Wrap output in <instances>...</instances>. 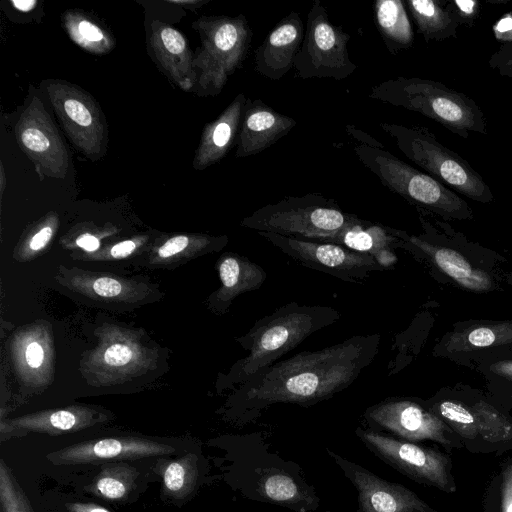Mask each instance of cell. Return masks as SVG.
Here are the masks:
<instances>
[{
  "mask_svg": "<svg viewBox=\"0 0 512 512\" xmlns=\"http://www.w3.org/2000/svg\"><path fill=\"white\" fill-rule=\"evenodd\" d=\"M66 508L69 512H110L106 508L94 503H67Z\"/></svg>",
  "mask_w": 512,
  "mask_h": 512,
  "instance_id": "44",
  "label": "cell"
},
{
  "mask_svg": "<svg viewBox=\"0 0 512 512\" xmlns=\"http://www.w3.org/2000/svg\"><path fill=\"white\" fill-rule=\"evenodd\" d=\"M459 25L474 26L480 16L481 6L476 0H448Z\"/></svg>",
  "mask_w": 512,
  "mask_h": 512,
  "instance_id": "35",
  "label": "cell"
},
{
  "mask_svg": "<svg viewBox=\"0 0 512 512\" xmlns=\"http://www.w3.org/2000/svg\"><path fill=\"white\" fill-rule=\"evenodd\" d=\"M256 491L263 500L298 512L318 506V498L311 487L278 469H267L258 479Z\"/></svg>",
  "mask_w": 512,
  "mask_h": 512,
  "instance_id": "24",
  "label": "cell"
},
{
  "mask_svg": "<svg viewBox=\"0 0 512 512\" xmlns=\"http://www.w3.org/2000/svg\"><path fill=\"white\" fill-rule=\"evenodd\" d=\"M350 38L341 26L330 21L321 1L314 0L307 14L303 42L294 60L297 76L344 80L352 75L357 65L348 52Z\"/></svg>",
  "mask_w": 512,
  "mask_h": 512,
  "instance_id": "10",
  "label": "cell"
},
{
  "mask_svg": "<svg viewBox=\"0 0 512 512\" xmlns=\"http://www.w3.org/2000/svg\"><path fill=\"white\" fill-rule=\"evenodd\" d=\"M358 492L357 512H439L407 487L386 481L327 449Z\"/></svg>",
  "mask_w": 512,
  "mask_h": 512,
  "instance_id": "16",
  "label": "cell"
},
{
  "mask_svg": "<svg viewBox=\"0 0 512 512\" xmlns=\"http://www.w3.org/2000/svg\"><path fill=\"white\" fill-rule=\"evenodd\" d=\"M416 27L426 42L457 37L460 26L448 0H407Z\"/></svg>",
  "mask_w": 512,
  "mask_h": 512,
  "instance_id": "25",
  "label": "cell"
},
{
  "mask_svg": "<svg viewBox=\"0 0 512 512\" xmlns=\"http://www.w3.org/2000/svg\"><path fill=\"white\" fill-rule=\"evenodd\" d=\"M374 15L379 33L392 55L412 46L413 30L403 1L377 0Z\"/></svg>",
  "mask_w": 512,
  "mask_h": 512,
  "instance_id": "26",
  "label": "cell"
},
{
  "mask_svg": "<svg viewBox=\"0 0 512 512\" xmlns=\"http://www.w3.org/2000/svg\"><path fill=\"white\" fill-rule=\"evenodd\" d=\"M368 97L422 114L462 138L471 132L488 133L478 104L439 81L399 76L373 86Z\"/></svg>",
  "mask_w": 512,
  "mask_h": 512,
  "instance_id": "4",
  "label": "cell"
},
{
  "mask_svg": "<svg viewBox=\"0 0 512 512\" xmlns=\"http://www.w3.org/2000/svg\"><path fill=\"white\" fill-rule=\"evenodd\" d=\"M197 480V459L193 454L171 461L163 473L165 489L174 497H185L195 487Z\"/></svg>",
  "mask_w": 512,
  "mask_h": 512,
  "instance_id": "31",
  "label": "cell"
},
{
  "mask_svg": "<svg viewBox=\"0 0 512 512\" xmlns=\"http://www.w3.org/2000/svg\"><path fill=\"white\" fill-rule=\"evenodd\" d=\"M46 91L71 143L89 160H100L107 151L108 129L96 100L82 88L62 80L47 82Z\"/></svg>",
  "mask_w": 512,
  "mask_h": 512,
  "instance_id": "12",
  "label": "cell"
},
{
  "mask_svg": "<svg viewBox=\"0 0 512 512\" xmlns=\"http://www.w3.org/2000/svg\"><path fill=\"white\" fill-rule=\"evenodd\" d=\"M132 358L131 349L123 344L110 346L104 354L105 362L110 366H123Z\"/></svg>",
  "mask_w": 512,
  "mask_h": 512,
  "instance_id": "37",
  "label": "cell"
},
{
  "mask_svg": "<svg viewBox=\"0 0 512 512\" xmlns=\"http://www.w3.org/2000/svg\"><path fill=\"white\" fill-rule=\"evenodd\" d=\"M424 404L460 437L467 451L500 456L512 450V417L492 401L462 388L441 390Z\"/></svg>",
  "mask_w": 512,
  "mask_h": 512,
  "instance_id": "6",
  "label": "cell"
},
{
  "mask_svg": "<svg viewBox=\"0 0 512 512\" xmlns=\"http://www.w3.org/2000/svg\"><path fill=\"white\" fill-rule=\"evenodd\" d=\"M354 153L391 192L423 212L442 220H472L474 213L456 192L394 156L384 147L357 143Z\"/></svg>",
  "mask_w": 512,
  "mask_h": 512,
  "instance_id": "5",
  "label": "cell"
},
{
  "mask_svg": "<svg viewBox=\"0 0 512 512\" xmlns=\"http://www.w3.org/2000/svg\"><path fill=\"white\" fill-rule=\"evenodd\" d=\"M147 42L151 58L162 73L183 91H193L197 83L194 55L184 35L155 19L149 26Z\"/></svg>",
  "mask_w": 512,
  "mask_h": 512,
  "instance_id": "18",
  "label": "cell"
},
{
  "mask_svg": "<svg viewBox=\"0 0 512 512\" xmlns=\"http://www.w3.org/2000/svg\"><path fill=\"white\" fill-rule=\"evenodd\" d=\"M302 266L346 282L362 284L376 271L385 270L372 256L330 242L301 240L270 232H257Z\"/></svg>",
  "mask_w": 512,
  "mask_h": 512,
  "instance_id": "14",
  "label": "cell"
},
{
  "mask_svg": "<svg viewBox=\"0 0 512 512\" xmlns=\"http://www.w3.org/2000/svg\"><path fill=\"white\" fill-rule=\"evenodd\" d=\"M363 417L375 432L414 443L433 441L447 451L464 449L460 437L421 400L387 398L367 408Z\"/></svg>",
  "mask_w": 512,
  "mask_h": 512,
  "instance_id": "13",
  "label": "cell"
},
{
  "mask_svg": "<svg viewBox=\"0 0 512 512\" xmlns=\"http://www.w3.org/2000/svg\"><path fill=\"white\" fill-rule=\"evenodd\" d=\"M170 3L172 4H179V5H188V8L192 9V8H197L203 4H205L207 1H203V0H183V1H179V0H175V1H169Z\"/></svg>",
  "mask_w": 512,
  "mask_h": 512,
  "instance_id": "48",
  "label": "cell"
},
{
  "mask_svg": "<svg viewBox=\"0 0 512 512\" xmlns=\"http://www.w3.org/2000/svg\"><path fill=\"white\" fill-rule=\"evenodd\" d=\"M136 248L134 241L126 240L114 245L110 251L112 257L116 259L124 258L132 253Z\"/></svg>",
  "mask_w": 512,
  "mask_h": 512,
  "instance_id": "45",
  "label": "cell"
},
{
  "mask_svg": "<svg viewBox=\"0 0 512 512\" xmlns=\"http://www.w3.org/2000/svg\"><path fill=\"white\" fill-rule=\"evenodd\" d=\"M347 132L358 141V143L375 146V147H384L380 142H378L375 138L371 137L366 132L356 128L355 126L348 125L346 127Z\"/></svg>",
  "mask_w": 512,
  "mask_h": 512,
  "instance_id": "43",
  "label": "cell"
},
{
  "mask_svg": "<svg viewBox=\"0 0 512 512\" xmlns=\"http://www.w3.org/2000/svg\"><path fill=\"white\" fill-rule=\"evenodd\" d=\"M379 333L355 335L341 343L302 351L257 372L239 386L233 407L242 422H251L275 404L308 407L352 385L380 350Z\"/></svg>",
  "mask_w": 512,
  "mask_h": 512,
  "instance_id": "1",
  "label": "cell"
},
{
  "mask_svg": "<svg viewBox=\"0 0 512 512\" xmlns=\"http://www.w3.org/2000/svg\"><path fill=\"white\" fill-rule=\"evenodd\" d=\"M418 219L422 231L417 235L389 227L398 238L397 249L473 293L495 292L512 284V273L499 254L470 242L445 220L423 212H418Z\"/></svg>",
  "mask_w": 512,
  "mask_h": 512,
  "instance_id": "2",
  "label": "cell"
},
{
  "mask_svg": "<svg viewBox=\"0 0 512 512\" xmlns=\"http://www.w3.org/2000/svg\"><path fill=\"white\" fill-rule=\"evenodd\" d=\"M11 4L14 8L21 12H29L35 8L37 1L35 0H13Z\"/></svg>",
  "mask_w": 512,
  "mask_h": 512,
  "instance_id": "47",
  "label": "cell"
},
{
  "mask_svg": "<svg viewBox=\"0 0 512 512\" xmlns=\"http://www.w3.org/2000/svg\"><path fill=\"white\" fill-rule=\"evenodd\" d=\"M358 216L345 212L321 193L288 196L267 204L241 221V226L289 238L325 242Z\"/></svg>",
  "mask_w": 512,
  "mask_h": 512,
  "instance_id": "8",
  "label": "cell"
},
{
  "mask_svg": "<svg viewBox=\"0 0 512 512\" xmlns=\"http://www.w3.org/2000/svg\"><path fill=\"white\" fill-rule=\"evenodd\" d=\"M478 362V370L486 377L493 403L502 408L512 406V358L491 356L483 353Z\"/></svg>",
  "mask_w": 512,
  "mask_h": 512,
  "instance_id": "29",
  "label": "cell"
},
{
  "mask_svg": "<svg viewBox=\"0 0 512 512\" xmlns=\"http://www.w3.org/2000/svg\"><path fill=\"white\" fill-rule=\"evenodd\" d=\"M137 476L127 465H108L96 476L89 490L102 498L120 500L131 491Z\"/></svg>",
  "mask_w": 512,
  "mask_h": 512,
  "instance_id": "30",
  "label": "cell"
},
{
  "mask_svg": "<svg viewBox=\"0 0 512 512\" xmlns=\"http://www.w3.org/2000/svg\"><path fill=\"white\" fill-rule=\"evenodd\" d=\"M495 38L502 44L512 42V14H506L493 25Z\"/></svg>",
  "mask_w": 512,
  "mask_h": 512,
  "instance_id": "39",
  "label": "cell"
},
{
  "mask_svg": "<svg viewBox=\"0 0 512 512\" xmlns=\"http://www.w3.org/2000/svg\"><path fill=\"white\" fill-rule=\"evenodd\" d=\"M356 435L374 455L411 480L445 493L456 492L449 454L361 427Z\"/></svg>",
  "mask_w": 512,
  "mask_h": 512,
  "instance_id": "11",
  "label": "cell"
},
{
  "mask_svg": "<svg viewBox=\"0 0 512 512\" xmlns=\"http://www.w3.org/2000/svg\"><path fill=\"white\" fill-rule=\"evenodd\" d=\"M484 512H512V457L505 459L487 486Z\"/></svg>",
  "mask_w": 512,
  "mask_h": 512,
  "instance_id": "32",
  "label": "cell"
},
{
  "mask_svg": "<svg viewBox=\"0 0 512 512\" xmlns=\"http://www.w3.org/2000/svg\"><path fill=\"white\" fill-rule=\"evenodd\" d=\"M53 234V229L51 226L46 225L42 227L31 239L30 248L32 250H39L43 248L48 241L50 240Z\"/></svg>",
  "mask_w": 512,
  "mask_h": 512,
  "instance_id": "41",
  "label": "cell"
},
{
  "mask_svg": "<svg viewBox=\"0 0 512 512\" xmlns=\"http://www.w3.org/2000/svg\"><path fill=\"white\" fill-rule=\"evenodd\" d=\"M0 178H1V182H0V184H1V192H3V190L5 188V183H6L3 164H1V176H0Z\"/></svg>",
  "mask_w": 512,
  "mask_h": 512,
  "instance_id": "49",
  "label": "cell"
},
{
  "mask_svg": "<svg viewBox=\"0 0 512 512\" xmlns=\"http://www.w3.org/2000/svg\"><path fill=\"white\" fill-rule=\"evenodd\" d=\"M192 27L201 40L193 59L197 74L193 92L201 97L217 96L228 78L242 67L253 33L243 14L203 16Z\"/></svg>",
  "mask_w": 512,
  "mask_h": 512,
  "instance_id": "7",
  "label": "cell"
},
{
  "mask_svg": "<svg viewBox=\"0 0 512 512\" xmlns=\"http://www.w3.org/2000/svg\"><path fill=\"white\" fill-rule=\"evenodd\" d=\"M170 445L139 438H103L64 447L47 454L55 465L95 463L117 459H139L170 454Z\"/></svg>",
  "mask_w": 512,
  "mask_h": 512,
  "instance_id": "17",
  "label": "cell"
},
{
  "mask_svg": "<svg viewBox=\"0 0 512 512\" xmlns=\"http://www.w3.org/2000/svg\"><path fill=\"white\" fill-rule=\"evenodd\" d=\"M93 289L100 296L114 297L121 292L122 286L113 278L102 277L94 282Z\"/></svg>",
  "mask_w": 512,
  "mask_h": 512,
  "instance_id": "38",
  "label": "cell"
},
{
  "mask_svg": "<svg viewBox=\"0 0 512 512\" xmlns=\"http://www.w3.org/2000/svg\"><path fill=\"white\" fill-rule=\"evenodd\" d=\"M488 65L501 76L512 78V42L501 44L489 58Z\"/></svg>",
  "mask_w": 512,
  "mask_h": 512,
  "instance_id": "36",
  "label": "cell"
},
{
  "mask_svg": "<svg viewBox=\"0 0 512 512\" xmlns=\"http://www.w3.org/2000/svg\"><path fill=\"white\" fill-rule=\"evenodd\" d=\"M325 242L368 254L384 269L392 268L398 260L395 253L398 238L390 232L389 226L376 224L359 217L330 236Z\"/></svg>",
  "mask_w": 512,
  "mask_h": 512,
  "instance_id": "23",
  "label": "cell"
},
{
  "mask_svg": "<svg viewBox=\"0 0 512 512\" xmlns=\"http://www.w3.org/2000/svg\"><path fill=\"white\" fill-rule=\"evenodd\" d=\"M62 20L69 38L83 50L93 55H105L113 50L114 37L84 12L68 10Z\"/></svg>",
  "mask_w": 512,
  "mask_h": 512,
  "instance_id": "28",
  "label": "cell"
},
{
  "mask_svg": "<svg viewBox=\"0 0 512 512\" xmlns=\"http://www.w3.org/2000/svg\"><path fill=\"white\" fill-rule=\"evenodd\" d=\"M0 502L2 512H34L24 491L3 459L0 461Z\"/></svg>",
  "mask_w": 512,
  "mask_h": 512,
  "instance_id": "33",
  "label": "cell"
},
{
  "mask_svg": "<svg viewBox=\"0 0 512 512\" xmlns=\"http://www.w3.org/2000/svg\"><path fill=\"white\" fill-rule=\"evenodd\" d=\"M380 128L409 160L446 187L476 202L494 201L482 176L458 153L441 144L428 128L393 123H381Z\"/></svg>",
  "mask_w": 512,
  "mask_h": 512,
  "instance_id": "9",
  "label": "cell"
},
{
  "mask_svg": "<svg viewBox=\"0 0 512 512\" xmlns=\"http://www.w3.org/2000/svg\"><path fill=\"white\" fill-rule=\"evenodd\" d=\"M76 244L88 252L97 250L100 246L99 240L91 234H82L76 239Z\"/></svg>",
  "mask_w": 512,
  "mask_h": 512,
  "instance_id": "46",
  "label": "cell"
},
{
  "mask_svg": "<svg viewBox=\"0 0 512 512\" xmlns=\"http://www.w3.org/2000/svg\"><path fill=\"white\" fill-rule=\"evenodd\" d=\"M246 101V96L239 93L214 121L206 124L192 162L194 169L204 170L219 162L237 144Z\"/></svg>",
  "mask_w": 512,
  "mask_h": 512,
  "instance_id": "22",
  "label": "cell"
},
{
  "mask_svg": "<svg viewBox=\"0 0 512 512\" xmlns=\"http://www.w3.org/2000/svg\"><path fill=\"white\" fill-rule=\"evenodd\" d=\"M512 345V320L458 323L435 346L438 357L455 358Z\"/></svg>",
  "mask_w": 512,
  "mask_h": 512,
  "instance_id": "21",
  "label": "cell"
},
{
  "mask_svg": "<svg viewBox=\"0 0 512 512\" xmlns=\"http://www.w3.org/2000/svg\"><path fill=\"white\" fill-rule=\"evenodd\" d=\"M84 423L85 420L78 417L74 412L59 410L52 412L44 418L22 420L18 424L20 427L29 430L59 433L80 429Z\"/></svg>",
  "mask_w": 512,
  "mask_h": 512,
  "instance_id": "34",
  "label": "cell"
},
{
  "mask_svg": "<svg viewBox=\"0 0 512 512\" xmlns=\"http://www.w3.org/2000/svg\"><path fill=\"white\" fill-rule=\"evenodd\" d=\"M341 313L329 306L289 302L257 320L238 341L248 351L231 371L230 380L239 386L260 370L277 362L310 335L330 326Z\"/></svg>",
  "mask_w": 512,
  "mask_h": 512,
  "instance_id": "3",
  "label": "cell"
},
{
  "mask_svg": "<svg viewBox=\"0 0 512 512\" xmlns=\"http://www.w3.org/2000/svg\"><path fill=\"white\" fill-rule=\"evenodd\" d=\"M296 124L294 118L274 110L261 99L247 98L235 157L244 158L263 152L287 135Z\"/></svg>",
  "mask_w": 512,
  "mask_h": 512,
  "instance_id": "19",
  "label": "cell"
},
{
  "mask_svg": "<svg viewBox=\"0 0 512 512\" xmlns=\"http://www.w3.org/2000/svg\"><path fill=\"white\" fill-rule=\"evenodd\" d=\"M188 243H189V238L186 236L173 237V238L169 239L168 241H166L165 244H163L159 248L158 255L161 258L171 257V256L181 252L182 250H184L187 247Z\"/></svg>",
  "mask_w": 512,
  "mask_h": 512,
  "instance_id": "40",
  "label": "cell"
},
{
  "mask_svg": "<svg viewBox=\"0 0 512 512\" xmlns=\"http://www.w3.org/2000/svg\"><path fill=\"white\" fill-rule=\"evenodd\" d=\"M15 137L39 177L65 178L69 156L64 141L42 101L34 96L15 125Z\"/></svg>",
  "mask_w": 512,
  "mask_h": 512,
  "instance_id": "15",
  "label": "cell"
},
{
  "mask_svg": "<svg viewBox=\"0 0 512 512\" xmlns=\"http://www.w3.org/2000/svg\"><path fill=\"white\" fill-rule=\"evenodd\" d=\"M304 23L292 11L266 35L254 52L255 70L270 80H280L292 67L303 38Z\"/></svg>",
  "mask_w": 512,
  "mask_h": 512,
  "instance_id": "20",
  "label": "cell"
},
{
  "mask_svg": "<svg viewBox=\"0 0 512 512\" xmlns=\"http://www.w3.org/2000/svg\"><path fill=\"white\" fill-rule=\"evenodd\" d=\"M44 358L43 349L37 342H32L26 350V360L29 366L37 368L41 365Z\"/></svg>",
  "mask_w": 512,
  "mask_h": 512,
  "instance_id": "42",
  "label": "cell"
},
{
  "mask_svg": "<svg viewBox=\"0 0 512 512\" xmlns=\"http://www.w3.org/2000/svg\"><path fill=\"white\" fill-rule=\"evenodd\" d=\"M218 271L224 302H230L239 294L259 289L267 278L261 266L237 254H229L221 259Z\"/></svg>",
  "mask_w": 512,
  "mask_h": 512,
  "instance_id": "27",
  "label": "cell"
}]
</instances>
